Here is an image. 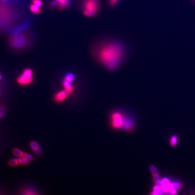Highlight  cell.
Listing matches in <instances>:
<instances>
[{
  "label": "cell",
  "mask_w": 195,
  "mask_h": 195,
  "mask_svg": "<svg viewBox=\"0 0 195 195\" xmlns=\"http://www.w3.org/2000/svg\"><path fill=\"white\" fill-rule=\"evenodd\" d=\"M93 54L106 69L113 71L118 69L124 61L126 49L124 44L118 40H106L95 47Z\"/></svg>",
  "instance_id": "1"
},
{
  "label": "cell",
  "mask_w": 195,
  "mask_h": 195,
  "mask_svg": "<svg viewBox=\"0 0 195 195\" xmlns=\"http://www.w3.org/2000/svg\"><path fill=\"white\" fill-rule=\"evenodd\" d=\"M99 9L98 0H85L83 4V13L86 16L92 17L97 13Z\"/></svg>",
  "instance_id": "2"
},
{
  "label": "cell",
  "mask_w": 195,
  "mask_h": 195,
  "mask_svg": "<svg viewBox=\"0 0 195 195\" xmlns=\"http://www.w3.org/2000/svg\"><path fill=\"white\" fill-rule=\"evenodd\" d=\"M72 93L67 90H64L63 91L59 92L55 96L54 100L57 103H61L63 101L67 96L71 95Z\"/></svg>",
  "instance_id": "3"
},
{
  "label": "cell",
  "mask_w": 195,
  "mask_h": 195,
  "mask_svg": "<svg viewBox=\"0 0 195 195\" xmlns=\"http://www.w3.org/2000/svg\"><path fill=\"white\" fill-rule=\"evenodd\" d=\"M33 79L32 77H26L23 74L20 75L17 79L18 83L22 86L29 85L33 82Z\"/></svg>",
  "instance_id": "4"
},
{
  "label": "cell",
  "mask_w": 195,
  "mask_h": 195,
  "mask_svg": "<svg viewBox=\"0 0 195 195\" xmlns=\"http://www.w3.org/2000/svg\"><path fill=\"white\" fill-rule=\"evenodd\" d=\"M113 126L116 127H120L123 126V119L121 118V116L119 113H117L113 116Z\"/></svg>",
  "instance_id": "5"
},
{
  "label": "cell",
  "mask_w": 195,
  "mask_h": 195,
  "mask_svg": "<svg viewBox=\"0 0 195 195\" xmlns=\"http://www.w3.org/2000/svg\"><path fill=\"white\" fill-rule=\"evenodd\" d=\"M30 147L35 153L40 152V146L39 144L35 141H32L30 143Z\"/></svg>",
  "instance_id": "6"
},
{
  "label": "cell",
  "mask_w": 195,
  "mask_h": 195,
  "mask_svg": "<svg viewBox=\"0 0 195 195\" xmlns=\"http://www.w3.org/2000/svg\"><path fill=\"white\" fill-rule=\"evenodd\" d=\"M30 10L33 13L38 15L41 12V6H39L33 4L30 6Z\"/></svg>",
  "instance_id": "7"
},
{
  "label": "cell",
  "mask_w": 195,
  "mask_h": 195,
  "mask_svg": "<svg viewBox=\"0 0 195 195\" xmlns=\"http://www.w3.org/2000/svg\"><path fill=\"white\" fill-rule=\"evenodd\" d=\"M12 153L18 157H23L24 152L21 151V150L17 148H14L12 150Z\"/></svg>",
  "instance_id": "8"
},
{
  "label": "cell",
  "mask_w": 195,
  "mask_h": 195,
  "mask_svg": "<svg viewBox=\"0 0 195 195\" xmlns=\"http://www.w3.org/2000/svg\"><path fill=\"white\" fill-rule=\"evenodd\" d=\"M8 164L9 166L11 167H15L19 165L18 159H10V160H9Z\"/></svg>",
  "instance_id": "9"
},
{
  "label": "cell",
  "mask_w": 195,
  "mask_h": 195,
  "mask_svg": "<svg viewBox=\"0 0 195 195\" xmlns=\"http://www.w3.org/2000/svg\"><path fill=\"white\" fill-rule=\"evenodd\" d=\"M57 2L58 3L60 4L61 5L64 6L65 7H68L70 4V0H56Z\"/></svg>",
  "instance_id": "10"
},
{
  "label": "cell",
  "mask_w": 195,
  "mask_h": 195,
  "mask_svg": "<svg viewBox=\"0 0 195 195\" xmlns=\"http://www.w3.org/2000/svg\"><path fill=\"white\" fill-rule=\"evenodd\" d=\"M22 192H23L22 194L24 195L37 194L34 190L32 189H29V188L24 189Z\"/></svg>",
  "instance_id": "11"
},
{
  "label": "cell",
  "mask_w": 195,
  "mask_h": 195,
  "mask_svg": "<svg viewBox=\"0 0 195 195\" xmlns=\"http://www.w3.org/2000/svg\"><path fill=\"white\" fill-rule=\"evenodd\" d=\"M23 75L27 77H32L33 71L30 69H25L23 71Z\"/></svg>",
  "instance_id": "12"
},
{
  "label": "cell",
  "mask_w": 195,
  "mask_h": 195,
  "mask_svg": "<svg viewBox=\"0 0 195 195\" xmlns=\"http://www.w3.org/2000/svg\"><path fill=\"white\" fill-rule=\"evenodd\" d=\"M178 143V137L176 136H172L170 140V144L172 146H175Z\"/></svg>",
  "instance_id": "13"
},
{
  "label": "cell",
  "mask_w": 195,
  "mask_h": 195,
  "mask_svg": "<svg viewBox=\"0 0 195 195\" xmlns=\"http://www.w3.org/2000/svg\"><path fill=\"white\" fill-rule=\"evenodd\" d=\"M74 78H75V77H74V75H73V74H72V73H69V74H67V75L66 76L64 79H65L66 80L71 83V82H73V80H74Z\"/></svg>",
  "instance_id": "14"
},
{
  "label": "cell",
  "mask_w": 195,
  "mask_h": 195,
  "mask_svg": "<svg viewBox=\"0 0 195 195\" xmlns=\"http://www.w3.org/2000/svg\"><path fill=\"white\" fill-rule=\"evenodd\" d=\"M123 126L126 129H129L131 127L132 123L130 121L127 120L126 119H124L123 120Z\"/></svg>",
  "instance_id": "15"
},
{
  "label": "cell",
  "mask_w": 195,
  "mask_h": 195,
  "mask_svg": "<svg viewBox=\"0 0 195 195\" xmlns=\"http://www.w3.org/2000/svg\"><path fill=\"white\" fill-rule=\"evenodd\" d=\"M172 186H173V188L174 189H180L182 187V184L179 182H173L172 183Z\"/></svg>",
  "instance_id": "16"
},
{
  "label": "cell",
  "mask_w": 195,
  "mask_h": 195,
  "mask_svg": "<svg viewBox=\"0 0 195 195\" xmlns=\"http://www.w3.org/2000/svg\"><path fill=\"white\" fill-rule=\"evenodd\" d=\"M5 112V109L2 106H0V119L4 117Z\"/></svg>",
  "instance_id": "17"
},
{
  "label": "cell",
  "mask_w": 195,
  "mask_h": 195,
  "mask_svg": "<svg viewBox=\"0 0 195 195\" xmlns=\"http://www.w3.org/2000/svg\"><path fill=\"white\" fill-rule=\"evenodd\" d=\"M120 0H109V4L111 7H114Z\"/></svg>",
  "instance_id": "18"
},
{
  "label": "cell",
  "mask_w": 195,
  "mask_h": 195,
  "mask_svg": "<svg viewBox=\"0 0 195 195\" xmlns=\"http://www.w3.org/2000/svg\"><path fill=\"white\" fill-rule=\"evenodd\" d=\"M33 4L36 5L41 6L42 5V2L41 0H32Z\"/></svg>",
  "instance_id": "19"
},
{
  "label": "cell",
  "mask_w": 195,
  "mask_h": 195,
  "mask_svg": "<svg viewBox=\"0 0 195 195\" xmlns=\"http://www.w3.org/2000/svg\"><path fill=\"white\" fill-rule=\"evenodd\" d=\"M151 170L152 172L154 174H155V175L158 174L156 168L154 166H151Z\"/></svg>",
  "instance_id": "20"
},
{
  "label": "cell",
  "mask_w": 195,
  "mask_h": 195,
  "mask_svg": "<svg viewBox=\"0 0 195 195\" xmlns=\"http://www.w3.org/2000/svg\"><path fill=\"white\" fill-rule=\"evenodd\" d=\"M58 2L56 1L55 2H53L51 4L50 6L52 8H54L57 6Z\"/></svg>",
  "instance_id": "21"
},
{
  "label": "cell",
  "mask_w": 195,
  "mask_h": 195,
  "mask_svg": "<svg viewBox=\"0 0 195 195\" xmlns=\"http://www.w3.org/2000/svg\"><path fill=\"white\" fill-rule=\"evenodd\" d=\"M2 79V76H1V74H0V80Z\"/></svg>",
  "instance_id": "22"
},
{
  "label": "cell",
  "mask_w": 195,
  "mask_h": 195,
  "mask_svg": "<svg viewBox=\"0 0 195 195\" xmlns=\"http://www.w3.org/2000/svg\"><path fill=\"white\" fill-rule=\"evenodd\" d=\"M194 1H195V0H194Z\"/></svg>",
  "instance_id": "23"
}]
</instances>
